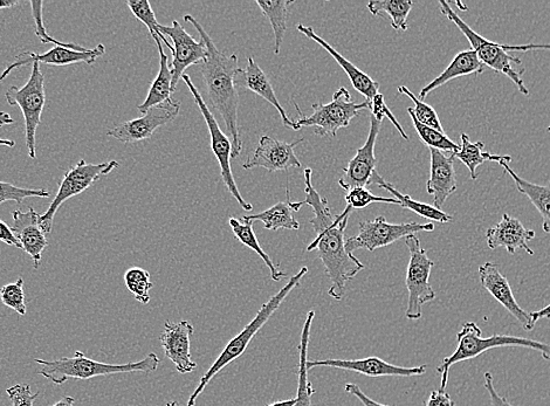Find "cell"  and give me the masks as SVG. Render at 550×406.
<instances>
[{"instance_id":"1","label":"cell","mask_w":550,"mask_h":406,"mask_svg":"<svg viewBox=\"0 0 550 406\" xmlns=\"http://www.w3.org/2000/svg\"><path fill=\"white\" fill-rule=\"evenodd\" d=\"M313 170L305 169V201L290 203L292 210L299 211L302 206L309 205L314 217L309 220L315 231V239L307 247V252L318 251L319 258L325 267L330 281L329 297L341 301L346 295L348 281L353 280L366 266L354 254L346 250L345 230L353 210L346 208L341 215L334 216L330 211L326 198L320 196L312 183Z\"/></svg>"},{"instance_id":"2","label":"cell","mask_w":550,"mask_h":406,"mask_svg":"<svg viewBox=\"0 0 550 406\" xmlns=\"http://www.w3.org/2000/svg\"><path fill=\"white\" fill-rule=\"evenodd\" d=\"M184 20L195 27L208 50V58L199 67H201L210 103L225 122L232 141V160H236L243 150L238 125L239 94L236 86V77L240 71L238 55L236 53L226 55L219 51L208 32L194 16L185 15Z\"/></svg>"},{"instance_id":"3","label":"cell","mask_w":550,"mask_h":406,"mask_svg":"<svg viewBox=\"0 0 550 406\" xmlns=\"http://www.w3.org/2000/svg\"><path fill=\"white\" fill-rule=\"evenodd\" d=\"M440 12L455 24L470 41L471 50L477 53L481 64L492 68L493 71L505 75L515 86L518 87L521 94L529 96L528 88L522 80V74L525 68L522 67V61L513 57L508 52H527L533 50H550V45H521L511 46L495 43L481 37L476 31H473L455 11L450 8V3L439 2Z\"/></svg>"},{"instance_id":"4","label":"cell","mask_w":550,"mask_h":406,"mask_svg":"<svg viewBox=\"0 0 550 406\" xmlns=\"http://www.w3.org/2000/svg\"><path fill=\"white\" fill-rule=\"evenodd\" d=\"M307 273L308 268L306 266L302 267L301 270L297 274L293 275L290 281H288L278 293H275L270 300L261 306L256 318H254L249 325L242 330V332H240L236 337H233V339L226 344L222 354L217 357V360L213 362L209 370L202 376L197 388L189 397L187 406H196L197 399L203 394V391L206 387H208L213 378H215L220 371H223L226 367L230 366L232 362H235L245 353V350L249 347L253 337L260 332V329L263 328L268 320L272 318V315L278 311L279 307L283 304L288 295H290L295 288L299 287L300 282L304 279Z\"/></svg>"},{"instance_id":"5","label":"cell","mask_w":550,"mask_h":406,"mask_svg":"<svg viewBox=\"0 0 550 406\" xmlns=\"http://www.w3.org/2000/svg\"><path fill=\"white\" fill-rule=\"evenodd\" d=\"M41 367L39 374L54 384L61 385L68 380H91L99 376H109L128 373H155L161 360L155 353H150L139 362L126 364H108L88 359L81 352H75L73 357H61L59 360L46 361L36 359Z\"/></svg>"},{"instance_id":"6","label":"cell","mask_w":550,"mask_h":406,"mask_svg":"<svg viewBox=\"0 0 550 406\" xmlns=\"http://www.w3.org/2000/svg\"><path fill=\"white\" fill-rule=\"evenodd\" d=\"M504 347H521L535 350L543 359L550 362V344L512 335L494 334L483 337V332L476 322H467L457 335V348L455 353L446 356L437 371L442 375L439 390L445 391L448 387L449 374L452 366L464 361L477 359L478 356L488 350Z\"/></svg>"},{"instance_id":"7","label":"cell","mask_w":550,"mask_h":406,"mask_svg":"<svg viewBox=\"0 0 550 406\" xmlns=\"http://www.w3.org/2000/svg\"><path fill=\"white\" fill-rule=\"evenodd\" d=\"M294 106L300 116V119L295 121L299 130L313 128L316 135L335 137L339 130L347 128L362 110L370 109V101L357 103L353 101L348 89L341 87L334 93L333 100L326 105L322 102L314 103L312 115L302 114L298 103L294 102Z\"/></svg>"},{"instance_id":"8","label":"cell","mask_w":550,"mask_h":406,"mask_svg":"<svg viewBox=\"0 0 550 406\" xmlns=\"http://www.w3.org/2000/svg\"><path fill=\"white\" fill-rule=\"evenodd\" d=\"M5 99L11 107L22 109L25 120V140L32 160L37 157V130L46 105L45 77L40 64H32L29 81L22 88L12 86L6 91Z\"/></svg>"},{"instance_id":"9","label":"cell","mask_w":550,"mask_h":406,"mask_svg":"<svg viewBox=\"0 0 550 406\" xmlns=\"http://www.w3.org/2000/svg\"><path fill=\"white\" fill-rule=\"evenodd\" d=\"M119 167L120 163L115 160L100 164L80 160L77 165L68 169L63 180L59 183L57 196L54 197L50 208L46 210L44 215H40V224L46 235L51 233L54 217L57 216L61 205L67 202L68 199L81 195L82 192L91 188L95 182H98L100 178L109 175L110 172Z\"/></svg>"},{"instance_id":"10","label":"cell","mask_w":550,"mask_h":406,"mask_svg":"<svg viewBox=\"0 0 550 406\" xmlns=\"http://www.w3.org/2000/svg\"><path fill=\"white\" fill-rule=\"evenodd\" d=\"M410 260L405 285L409 292V301L405 316L409 320H419L423 316V306L436 299V292L430 285V275L435 263L423 249L416 235L405 238Z\"/></svg>"},{"instance_id":"11","label":"cell","mask_w":550,"mask_h":406,"mask_svg":"<svg viewBox=\"0 0 550 406\" xmlns=\"http://www.w3.org/2000/svg\"><path fill=\"white\" fill-rule=\"evenodd\" d=\"M435 225L432 223H402L390 224L383 216L359 226V235L346 239V250L353 254L357 250L374 252L381 247L389 246L402 238L416 235L418 232H432Z\"/></svg>"},{"instance_id":"12","label":"cell","mask_w":550,"mask_h":406,"mask_svg":"<svg viewBox=\"0 0 550 406\" xmlns=\"http://www.w3.org/2000/svg\"><path fill=\"white\" fill-rule=\"evenodd\" d=\"M182 80L185 82V85H187L190 89L192 96H194L197 106L199 110H201L206 126H208L211 137V148L219 163L220 175H222L225 187L228 188L230 194L236 198V201L239 203L240 206H242L245 211H252V204L247 203L242 194H240L235 181V177H233L232 174V141L230 137L226 136L222 132V129H220L215 116H213V114L210 112V109L208 105H206L202 94L198 92V89L194 85V82L191 81L189 75L184 74Z\"/></svg>"},{"instance_id":"13","label":"cell","mask_w":550,"mask_h":406,"mask_svg":"<svg viewBox=\"0 0 550 406\" xmlns=\"http://www.w3.org/2000/svg\"><path fill=\"white\" fill-rule=\"evenodd\" d=\"M181 112V103L170 99L156 107L150 108L139 119L121 123L110 129L107 135L122 143H136L149 140L158 128L176 120Z\"/></svg>"},{"instance_id":"14","label":"cell","mask_w":550,"mask_h":406,"mask_svg":"<svg viewBox=\"0 0 550 406\" xmlns=\"http://www.w3.org/2000/svg\"><path fill=\"white\" fill-rule=\"evenodd\" d=\"M382 122L370 116V130L366 143L363 144L356 155L343 169V175L339 185L343 190L349 191L353 188H367L373 182L376 174L375 146L378 134H380Z\"/></svg>"},{"instance_id":"15","label":"cell","mask_w":550,"mask_h":406,"mask_svg":"<svg viewBox=\"0 0 550 406\" xmlns=\"http://www.w3.org/2000/svg\"><path fill=\"white\" fill-rule=\"evenodd\" d=\"M164 36L173 40L174 52L171 73H173V91H176L178 82L182 79L185 70L192 65H201L208 58V50L204 41H197L184 30V27L174 20L171 26L161 25Z\"/></svg>"},{"instance_id":"16","label":"cell","mask_w":550,"mask_h":406,"mask_svg":"<svg viewBox=\"0 0 550 406\" xmlns=\"http://www.w3.org/2000/svg\"><path fill=\"white\" fill-rule=\"evenodd\" d=\"M106 53V47L103 44H99L95 48H89L88 51L80 52L71 50V48L63 46H54L50 51L43 54L33 52H23L16 57L15 63H12L5 70L0 73V81H4L9 77L10 73L15 71L16 68L29 65V64H47L55 66H67L74 64H87L93 65L96 60L102 57Z\"/></svg>"},{"instance_id":"17","label":"cell","mask_w":550,"mask_h":406,"mask_svg":"<svg viewBox=\"0 0 550 406\" xmlns=\"http://www.w3.org/2000/svg\"><path fill=\"white\" fill-rule=\"evenodd\" d=\"M479 278L481 286L491 294V297L497 300L514 319H517L526 332H532L535 327L532 314L527 313L518 304L517 299L514 298L510 281L500 272L499 266L487 261L479 267Z\"/></svg>"},{"instance_id":"18","label":"cell","mask_w":550,"mask_h":406,"mask_svg":"<svg viewBox=\"0 0 550 406\" xmlns=\"http://www.w3.org/2000/svg\"><path fill=\"white\" fill-rule=\"evenodd\" d=\"M194 332L195 328L189 321H167L160 337L165 356L182 375L194 373L197 368L191 356V336Z\"/></svg>"},{"instance_id":"19","label":"cell","mask_w":550,"mask_h":406,"mask_svg":"<svg viewBox=\"0 0 550 406\" xmlns=\"http://www.w3.org/2000/svg\"><path fill=\"white\" fill-rule=\"evenodd\" d=\"M304 139L287 143L261 136L259 146L252 157L243 164L244 169L264 168L268 171H285L291 168H301V162L295 155V147Z\"/></svg>"},{"instance_id":"20","label":"cell","mask_w":550,"mask_h":406,"mask_svg":"<svg viewBox=\"0 0 550 406\" xmlns=\"http://www.w3.org/2000/svg\"><path fill=\"white\" fill-rule=\"evenodd\" d=\"M307 367L308 370L318 367L336 368L369 377H415L425 375L428 370L425 364L414 368L398 367L374 356L361 360L307 361Z\"/></svg>"},{"instance_id":"21","label":"cell","mask_w":550,"mask_h":406,"mask_svg":"<svg viewBox=\"0 0 550 406\" xmlns=\"http://www.w3.org/2000/svg\"><path fill=\"white\" fill-rule=\"evenodd\" d=\"M431 156L430 177L426 191L433 197V206L442 210L449 197L457 191L455 156H446L442 151L429 149Z\"/></svg>"},{"instance_id":"22","label":"cell","mask_w":550,"mask_h":406,"mask_svg":"<svg viewBox=\"0 0 550 406\" xmlns=\"http://www.w3.org/2000/svg\"><path fill=\"white\" fill-rule=\"evenodd\" d=\"M12 217V231L22 245V249L32 258L33 267L38 270L43 252L48 246L46 233L40 224V215L36 210L30 208L26 212L13 211Z\"/></svg>"},{"instance_id":"23","label":"cell","mask_w":550,"mask_h":406,"mask_svg":"<svg viewBox=\"0 0 550 406\" xmlns=\"http://www.w3.org/2000/svg\"><path fill=\"white\" fill-rule=\"evenodd\" d=\"M534 238L533 230H527L518 218L507 215V213L497 225L490 227L486 233L487 245L491 250L504 247L510 254L524 250L533 256L534 251L529 247V242Z\"/></svg>"},{"instance_id":"24","label":"cell","mask_w":550,"mask_h":406,"mask_svg":"<svg viewBox=\"0 0 550 406\" xmlns=\"http://www.w3.org/2000/svg\"><path fill=\"white\" fill-rule=\"evenodd\" d=\"M236 86L237 88L240 87L249 89V91L256 93L260 96V98H263L268 103H271V105L278 110L281 120H283L284 125L287 128L299 130L297 122L288 118L286 110L280 105V101L278 100L277 95H275L270 78H268V75L261 70L260 66L257 64V61L254 60L253 57H250L249 60H247V67L245 70L240 68V71L236 77Z\"/></svg>"},{"instance_id":"25","label":"cell","mask_w":550,"mask_h":406,"mask_svg":"<svg viewBox=\"0 0 550 406\" xmlns=\"http://www.w3.org/2000/svg\"><path fill=\"white\" fill-rule=\"evenodd\" d=\"M298 31L304 34L307 38L315 41V43H318L322 48H325L330 55H332V57L336 60V63H338L342 70L346 72L356 91L362 94L366 100L371 101L378 93H380L378 92V89H380L378 82L371 79L367 73L359 70V68L343 57L341 53L336 51L334 47L330 46L326 40H323L320 36H318V34H316L313 30V27L299 24Z\"/></svg>"},{"instance_id":"26","label":"cell","mask_w":550,"mask_h":406,"mask_svg":"<svg viewBox=\"0 0 550 406\" xmlns=\"http://www.w3.org/2000/svg\"><path fill=\"white\" fill-rule=\"evenodd\" d=\"M484 71L485 66L481 64L476 52L473 50L459 52L453 58L451 64L445 68V71L440 73L436 79H433L430 84L426 85L417 98L424 100L426 96L436 91L437 88L448 84L451 80L466 77V75H480Z\"/></svg>"},{"instance_id":"27","label":"cell","mask_w":550,"mask_h":406,"mask_svg":"<svg viewBox=\"0 0 550 406\" xmlns=\"http://www.w3.org/2000/svg\"><path fill=\"white\" fill-rule=\"evenodd\" d=\"M160 52V71H158L156 79L151 84L146 100L141 103L137 109L141 113H147L150 108L162 105V103L169 101L173 91V73H171V66L169 65L168 55L165 54L160 39L155 40Z\"/></svg>"},{"instance_id":"28","label":"cell","mask_w":550,"mask_h":406,"mask_svg":"<svg viewBox=\"0 0 550 406\" xmlns=\"http://www.w3.org/2000/svg\"><path fill=\"white\" fill-rule=\"evenodd\" d=\"M505 169L508 175L513 178L517 189L522 195H525L535 206L542 217V230L550 235V187L549 185H539L528 182L521 178L510 167V162L503 161L499 163Z\"/></svg>"},{"instance_id":"29","label":"cell","mask_w":550,"mask_h":406,"mask_svg":"<svg viewBox=\"0 0 550 406\" xmlns=\"http://www.w3.org/2000/svg\"><path fill=\"white\" fill-rule=\"evenodd\" d=\"M315 312L313 309L307 313L304 327H302L299 344V369H298V394L294 406H312V397L315 390L308 377V346L311 340V330Z\"/></svg>"},{"instance_id":"30","label":"cell","mask_w":550,"mask_h":406,"mask_svg":"<svg viewBox=\"0 0 550 406\" xmlns=\"http://www.w3.org/2000/svg\"><path fill=\"white\" fill-rule=\"evenodd\" d=\"M371 185H378V187L390 192V194L393 195V198L400 202V206H402L403 209L415 212L422 218L429 219L432 220V222H437L440 224L452 222V216L449 215V213L438 210L433 205L417 202L415 199H412L411 196L402 194V192L397 190L393 184L385 182L384 178L378 174V172L374 175Z\"/></svg>"},{"instance_id":"31","label":"cell","mask_w":550,"mask_h":406,"mask_svg":"<svg viewBox=\"0 0 550 406\" xmlns=\"http://www.w3.org/2000/svg\"><path fill=\"white\" fill-rule=\"evenodd\" d=\"M290 190L287 189V201L280 202L272 206L264 212L257 213V215L244 216L245 222H261L264 224L266 230L278 231L280 229L286 230H299L300 224L297 219L293 217V210L291 208Z\"/></svg>"},{"instance_id":"32","label":"cell","mask_w":550,"mask_h":406,"mask_svg":"<svg viewBox=\"0 0 550 406\" xmlns=\"http://www.w3.org/2000/svg\"><path fill=\"white\" fill-rule=\"evenodd\" d=\"M460 141H462V144H460V149L458 153L453 154L455 158H458L460 162L466 165L467 169H469L471 178L473 181L477 180V169L479 165L484 164L486 162H511L512 157L511 156H499V155H492L490 153H486L484 151L485 149V143L478 141V142H472L470 140L469 135H466L463 133L460 135Z\"/></svg>"},{"instance_id":"33","label":"cell","mask_w":550,"mask_h":406,"mask_svg":"<svg viewBox=\"0 0 550 406\" xmlns=\"http://www.w3.org/2000/svg\"><path fill=\"white\" fill-rule=\"evenodd\" d=\"M229 225L233 232V235L242 243L247 249L252 250L254 253H257L258 256L263 259L264 263L268 267L271 273V279L273 281H280L281 279L287 277V273L280 271L278 266L273 263V260L268 256V254L263 250V247L260 246L259 240L256 233L253 231V222H240L237 218H230Z\"/></svg>"},{"instance_id":"34","label":"cell","mask_w":550,"mask_h":406,"mask_svg":"<svg viewBox=\"0 0 550 406\" xmlns=\"http://www.w3.org/2000/svg\"><path fill=\"white\" fill-rule=\"evenodd\" d=\"M367 8L373 16L387 15L391 19L394 30L408 31V18L414 2L411 0H371Z\"/></svg>"},{"instance_id":"35","label":"cell","mask_w":550,"mask_h":406,"mask_svg":"<svg viewBox=\"0 0 550 406\" xmlns=\"http://www.w3.org/2000/svg\"><path fill=\"white\" fill-rule=\"evenodd\" d=\"M256 3L263 11L264 16L270 20L275 39L274 54L279 55L286 33L288 8L294 2L293 0H275V2L273 0H257Z\"/></svg>"},{"instance_id":"36","label":"cell","mask_w":550,"mask_h":406,"mask_svg":"<svg viewBox=\"0 0 550 406\" xmlns=\"http://www.w3.org/2000/svg\"><path fill=\"white\" fill-rule=\"evenodd\" d=\"M408 113L414 123V127L419 137H421L422 142L429 149H436L442 151V153H458L460 146L459 144L453 142L448 135H445L442 132H439L437 129L426 127L419 123L414 114L408 109Z\"/></svg>"},{"instance_id":"37","label":"cell","mask_w":550,"mask_h":406,"mask_svg":"<svg viewBox=\"0 0 550 406\" xmlns=\"http://www.w3.org/2000/svg\"><path fill=\"white\" fill-rule=\"evenodd\" d=\"M127 5L132 10L133 15L140 20L141 23L147 26L150 36L154 40L160 39L163 44L169 47L171 53L174 52V46L169 43V40L165 38L161 32V24H158L155 13L151 9V5L148 0H128Z\"/></svg>"},{"instance_id":"38","label":"cell","mask_w":550,"mask_h":406,"mask_svg":"<svg viewBox=\"0 0 550 406\" xmlns=\"http://www.w3.org/2000/svg\"><path fill=\"white\" fill-rule=\"evenodd\" d=\"M126 286L129 292L134 295L136 301L142 305H148L150 302V291L154 284L150 281L148 271L140 267H132L125 274Z\"/></svg>"},{"instance_id":"39","label":"cell","mask_w":550,"mask_h":406,"mask_svg":"<svg viewBox=\"0 0 550 406\" xmlns=\"http://www.w3.org/2000/svg\"><path fill=\"white\" fill-rule=\"evenodd\" d=\"M398 93L407 95L412 102L415 103V108H408L412 114H414L416 120L426 127L439 130L444 133L442 122L439 120V116L435 109L428 105V103L419 100L417 96L410 91L408 87H398Z\"/></svg>"},{"instance_id":"40","label":"cell","mask_w":550,"mask_h":406,"mask_svg":"<svg viewBox=\"0 0 550 406\" xmlns=\"http://www.w3.org/2000/svg\"><path fill=\"white\" fill-rule=\"evenodd\" d=\"M32 8V16L34 20V33H36V36L40 39L41 43L43 44H54L55 46H63L67 48H71V50L75 51H88L89 48L80 46L77 44L72 43H63V41H59L50 34L47 33L45 24H44V17H43V2H31L30 3Z\"/></svg>"},{"instance_id":"41","label":"cell","mask_w":550,"mask_h":406,"mask_svg":"<svg viewBox=\"0 0 550 406\" xmlns=\"http://www.w3.org/2000/svg\"><path fill=\"white\" fill-rule=\"evenodd\" d=\"M347 208L350 210H362L368 208L370 204L384 203L400 205L397 199L390 197H378L367 188H353L347 191L346 194Z\"/></svg>"},{"instance_id":"42","label":"cell","mask_w":550,"mask_h":406,"mask_svg":"<svg viewBox=\"0 0 550 406\" xmlns=\"http://www.w3.org/2000/svg\"><path fill=\"white\" fill-rule=\"evenodd\" d=\"M0 300L3 304L13 309L19 315L25 316L27 312L25 304L24 279L19 278L15 284L5 285L0 288Z\"/></svg>"},{"instance_id":"43","label":"cell","mask_w":550,"mask_h":406,"mask_svg":"<svg viewBox=\"0 0 550 406\" xmlns=\"http://www.w3.org/2000/svg\"><path fill=\"white\" fill-rule=\"evenodd\" d=\"M50 195V192L44 189L36 190L19 188L11 183L0 181V204L5 202H16L18 204H22L26 198H48Z\"/></svg>"},{"instance_id":"44","label":"cell","mask_w":550,"mask_h":406,"mask_svg":"<svg viewBox=\"0 0 550 406\" xmlns=\"http://www.w3.org/2000/svg\"><path fill=\"white\" fill-rule=\"evenodd\" d=\"M371 115L374 116L378 121H383L384 118H388L391 123L396 127L398 133L401 134L404 140L409 141V136L404 132V129L400 125L394 116L391 113V110L385 105L384 96L381 93H378L373 100L370 101Z\"/></svg>"},{"instance_id":"45","label":"cell","mask_w":550,"mask_h":406,"mask_svg":"<svg viewBox=\"0 0 550 406\" xmlns=\"http://www.w3.org/2000/svg\"><path fill=\"white\" fill-rule=\"evenodd\" d=\"M12 406H34V401L38 398L39 394H33L31 385L22 383L13 385V387L6 389Z\"/></svg>"},{"instance_id":"46","label":"cell","mask_w":550,"mask_h":406,"mask_svg":"<svg viewBox=\"0 0 550 406\" xmlns=\"http://www.w3.org/2000/svg\"><path fill=\"white\" fill-rule=\"evenodd\" d=\"M484 378L485 389L488 392V396H490L492 406H515L510 401H508L506 397L500 396L498 394V391L495 390L493 375L491 373H488L487 371V373H485L484 375Z\"/></svg>"},{"instance_id":"47","label":"cell","mask_w":550,"mask_h":406,"mask_svg":"<svg viewBox=\"0 0 550 406\" xmlns=\"http://www.w3.org/2000/svg\"><path fill=\"white\" fill-rule=\"evenodd\" d=\"M425 406H456V403L448 392L433 390Z\"/></svg>"},{"instance_id":"48","label":"cell","mask_w":550,"mask_h":406,"mask_svg":"<svg viewBox=\"0 0 550 406\" xmlns=\"http://www.w3.org/2000/svg\"><path fill=\"white\" fill-rule=\"evenodd\" d=\"M345 390L347 394L355 396L364 406H391V405H384L381 403H378L374 401V399H371L369 396L364 394V392L361 390L359 385H356L354 383H347Z\"/></svg>"},{"instance_id":"49","label":"cell","mask_w":550,"mask_h":406,"mask_svg":"<svg viewBox=\"0 0 550 406\" xmlns=\"http://www.w3.org/2000/svg\"><path fill=\"white\" fill-rule=\"evenodd\" d=\"M0 242L9 246H15L17 249H22V245H20L15 233H13L12 227L3 222V220H0Z\"/></svg>"},{"instance_id":"50","label":"cell","mask_w":550,"mask_h":406,"mask_svg":"<svg viewBox=\"0 0 550 406\" xmlns=\"http://www.w3.org/2000/svg\"><path fill=\"white\" fill-rule=\"evenodd\" d=\"M13 123H15V120L11 118L10 114L0 112V128L13 125ZM0 146L13 148L16 146V142L12 140H0Z\"/></svg>"},{"instance_id":"51","label":"cell","mask_w":550,"mask_h":406,"mask_svg":"<svg viewBox=\"0 0 550 406\" xmlns=\"http://www.w3.org/2000/svg\"><path fill=\"white\" fill-rule=\"evenodd\" d=\"M531 314L535 325H536V322L540 321L541 319H550V304L540 309V311H536Z\"/></svg>"},{"instance_id":"52","label":"cell","mask_w":550,"mask_h":406,"mask_svg":"<svg viewBox=\"0 0 550 406\" xmlns=\"http://www.w3.org/2000/svg\"><path fill=\"white\" fill-rule=\"evenodd\" d=\"M75 399L71 396H65L52 406H74Z\"/></svg>"},{"instance_id":"53","label":"cell","mask_w":550,"mask_h":406,"mask_svg":"<svg viewBox=\"0 0 550 406\" xmlns=\"http://www.w3.org/2000/svg\"><path fill=\"white\" fill-rule=\"evenodd\" d=\"M18 4L19 0H0V10L10 9L13 8V6H17Z\"/></svg>"},{"instance_id":"54","label":"cell","mask_w":550,"mask_h":406,"mask_svg":"<svg viewBox=\"0 0 550 406\" xmlns=\"http://www.w3.org/2000/svg\"><path fill=\"white\" fill-rule=\"evenodd\" d=\"M295 402H297V397L286 399V401L275 402L267 406H294Z\"/></svg>"},{"instance_id":"55","label":"cell","mask_w":550,"mask_h":406,"mask_svg":"<svg viewBox=\"0 0 550 406\" xmlns=\"http://www.w3.org/2000/svg\"><path fill=\"white\" fill-rule=\"evenodd\" d=\"M165 406H180V404H178V402L176 401H171V402H168L167 405Z\"/></svg>"},{"instance_id":"56","label":"cell","mask_w":550,"mask_h":406,"mask_svg":"<svg viewBox=\"0 0 550 406\" xmlns=\"http://www.w3.org/2000/svg\"><path fill=\"white\" fill-rule=\"evenodd\" d=\"M547 132L550 133V126L547 128Z\"/></svg>"}]
</instances>
